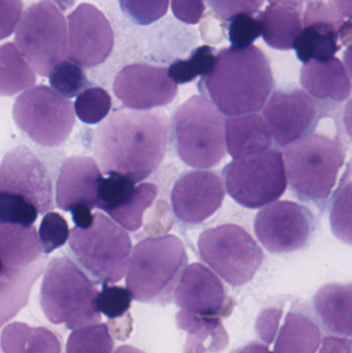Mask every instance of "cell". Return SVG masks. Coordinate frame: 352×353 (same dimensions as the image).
Returning <instances> with one entry per match:
<instances>
[{
    "label": "cell",
    "mask_w": 352,
    "mask_h": 353,
    "mask_svg": "<svg viewBox=\"0 0 352 353\" xmlns=\"http://www.w3.org/2000/svg\"><path fill=\"white\" fill-rule=\"evenodd\" d=\"M169 136L165 112L120 110L95 130L93 153L105 175L116 174L138 183L163 163Z\"/></svg>",
    "instance_id": "6da1fadb"
},
{
    "label": "cell",
    "mask_w": 352,
    "mask_h": 353,
    "mask_svg": "<svg viewBox=\"0 0 352 353\" xmlns=\"http://www.w3.org/2000/svg\"><path fill=\"white\" fill-rule=\"evenodd\" d=\"M203 92L223 115H248L264 109L275 86L268 58L256 47L225 48L213 70L203 77Z\"/></svg>",
    "instance_id": "7a4b0ae2"
},
{
    "label": "cell",
    "mask_w": 352,
    "mask_h": 353,
    "mask_svg": "<svg viewBox=\"0 0 352 353\" xmlns=\"http://www.w3.org/2000/svg\"><path fill=\"white\" fill-rule=\"evenodd\" d=\"M187 261L185 246L177 236L145 239L132 250L126 288L138 302L169 305Z\"/></svg>",
    "instance_id": "3957f363"
},
{
    "label": "cell",
    "mask_w": 352,
    "mask_h": 353,
    "mask_svg": "<svg viewBox=\"0 0 352 353\" xmlns=\"http://www.w3.org/2000/svg\"><path fill=\"white\" fill-rule=\"evenodd\" d=\"M282 155L296 196L324 209L344 165L342 143L324 134H310L287 146Z\"/></svg>",
    "instance_id": "277c9868"
},
{
    "label": "cell",
    "mask_w": 352,
    "mask_h": 353,
    "mask_svg": "<svg viewBox=\"0 0 352 353\" xmlns=\"http://www.w3.org/2000/svg\"><path fill=\"white\" fill-rule=\"evenodd\" d=\"M99 294L93 282L70 259L54 257L45 270L39 301L48 321L76 331L101 321L96 309Z\"/></svg>",
    "instance_id": "5b68a950"
},
{
    "label": "cell",
    "mask_w": 352,
    "mask_h": 353,
    "mask_svg": "<svg viewBox=\"0 0 352 353\" xmlns=\"http://www.w3.org/2000/svg\"><path fill=\"white\" fill-rule=\"evenodd\" d=\"M174 134L178 154L189 167L211 169L227 154L225 117L206 97L194 95L178 108Z\"/></svg>",
    "instance_id": "8992f818"
},
{
    "label": "cell",
    "mask_w": 352,
    "mask_h": 353,
    "mask_svg": "<svg viewBox=\"0 0 352 353\" xmlns=\"http://www.w3.org/2000/svg\"><path fill=\"white\" fill-rule=\"evenodd\" d=\"M70 247L81 267L101 284L120 281L132 253L130 234L99 212L88 228L70 230Z\"/></svg>",
    "instance_id": "52a82bcc"
},
{
    "label": "cell",
    "mask_w": 352,
    "mask_h": 353,
    "mask_svg": "<svg viewBox=\"0 0 352 353\" xmlns=\"http://www.w3.org/2000/svg\"><path fill=\"white\" fill-rule=\"evenodd\" d=\"M17 47L39 76L50 77L68 57V30L59 6L43 0L25 10L17 27Z\"/></svg>",
    "instance_id": "ba28073f"
},
{
    "label": "cell",
    "mask_w": 352,
    "mask_h": 353,
    "mask_svg": "<svg viewBox=\"0 0 352 353\" xmlns=\"http://www.w3.org/2000/svg\"><path fill=\"white\" fill-rule=\"evenodd\" d=\"M200 259L231 286L253 279L264 252L251 234L237 224H223L202 232L198 241Z\"/></svg>",
    "instance_id": "9c48e42d"
},
{
    "label": "cell",
    "mask_w": 352,
    "mask_h": 353,
    "mask_svg": "<svg viewBox=\"0 0 352 353\" xmlns=\"http://www.w3.org/2000/svg\"><path fill=\"white\" fill-rule=\"evenodd\" d=\"M227 193L242 207L258 209L282 196L289 184L283 155L277 149L235 159L223 171Z\"/></svg>",
    "instance_id": "30bf717a"
},
{
    "label": "cell",
    "mask_w": 352,
    "mask_h": 353,
    "mask_svg": "<svg viewBox=\"0 0 352 353\" xmlns=\"http://www.w3.org/2000/svg\"><path fill=\"white\" fill-rule=\"evenodd\" d=\"M74 105L45 85L24 91L14 101V123L33 142L41 146L57 147L72 134Z\"/></svg>",
    "instance_id": "8fae6325"
},
{
    "label": "cell",
    "mask_w": 352,
    "mask_h": 353,
    "mask_svg": "<svg viewBox=\"0 0 352 353\" xmlns=\"http://www.w3.org/2000/svg\"><path fill=\"white\" fill-rule=\"evenodd\" d=\"M316 230V219L305 205L291 201L265 205L254 220V232L271 253L295 252L306 248Z\"/></svg>",
    "instance_id": "7c38bea8"
},
{
    "label": "cell",
    "mask_w": 352,
    "mask_h": 353,
    "mask_svg": "<svg viewBox=\"0 0 352 353\" xmlns=\"http://www.w3.org/2000/svg\"><path fill=\"white\" fill-rule=\"evenodd\" d=\"M304 28L296 43V53L303 63L335 57L342 46L352 45V19L345 18L326 0H307Z\"/></svg>",
    "instance_id": "4fadbf2b"
},
{
    "label": "cell",
    "mask_w": 352,
    "mask_h": 353,
    "mask_svg": "<svg viewBox=\"0 0 352 353\" xmlns=\"http://www.w3.org/2000/svg\"><path fill=\"white\" fill-rule=\"evenodd\" d=\"M318 103L299 88L275 90L262 112L273 140L279 147L289 145L312 134L318 125Z\"/></svg>",
    "instance_id": "5bb4252c"
},
{
    "label": "cell",
    "mask_w": 352,
    "mask_h": 353,
    "mask_svg": "<svg viewBox=\"0 0 352 353\" xmlns=\"http://www.w3.org/2000/svg\"><path fill=\"white\" fill-rule=\"evenodd\" d=\"M0 192L19 195L32 203L39 214L53 209V188L47 168L25 146L4 155L0 167Z\"/></svg>",
    "instance_id": "9a60e30c"
},
{
    "label": "cell",
    "mask_w": 352,
    "mask_h": 353,
    "mask_svg": "<svg viewBox=\"0 0 352 353\" xmlns=\"http://www.w3.org/2000/svg\"><path fill=\"white\" fill-rule=\"evenodd\" d=\"M68 59L84 68L103 63L114 48V32L105 14L90 3H81L70 14Z\"/></svg>",
    "instance_id": "2e32d148"
},
{
    "label": "cell",
    "mask_w": 352,
    "mask_h": 353,
    "mask_svg": "<svg viewBox=\"0 0 352 353\" xmlns=\"http://www.w3.org/2000/svg\"><path fill=\"white\" fill-rule=\"evenodd\" d=\"M114 93L130 109L147 111L169 105L177 95L178 84L167 68L130 64L116 77Z\"/></svg>",
    "instance_id": "e0dca14e"
},
{
    "label": "cell",
    "mask_w": 352,
    "mask_h": 353,
    "mask_svg": "<svg viewBox=\"0 0 352 353\" xmlns=\"http://www.w3.org/2000/svg\"><path fill=\"white\" fill-rule=\"evenodd\" d=\"M174 301L181 310L208 317H227L235 303L219 278L202 263L187 265L176 288Z\"/></svg>",
    "instance_id": "ac0fdd59"
},
{
    "label": "cell",
    "mask_w": 352,
    "mask_h": 353,
    "mask_svg": "<svg viewBox=\"0 0 352 353\" xmlns=\"http://www.w3.org/2000/svg\"><path fill=\"white\" fill-rule=\"evenodd\" d=\"M107 176L101 181L96 207L122 228L136 232L142 226L145 212L156 199L158 188L152 183L136 185L116 174Z\"/></svg>",
    "instance_id": "d6986e66"
},
{
    "label": "cell",
    "mask_w": 352,
    "mask_h": 353,
    "mask_svg": "<svg viewBox=\"0 0 352 353\" xmlns=\"http://www.w3.org/2000/svg\"><path fill=\"white\" fill-rule=\"evenodd\" d=\"M225 197L220 176L205 170L186 173L172 191L174 212L185 223H202L218 211Z\"/></svg>",
    "instance_id": "ffe728a7"
},
{
    "label": "cell",
    "mask_w": 352,
    "mask_h": 353,
    "mask_svg": "<svg viewBox=\"0 0 352 353\" xmlns=\"http://www.w3.org/2000/svg\"><path fill=\"white\" fill-rule=\"evenodd\" d=\"M103 176L94 159L70 157L64 161L56 184V203L72 215L91 212L99 201Z\"/></svg>",
    "instance_id": "44dd1931"
},
{
    "label": "cell",
    "mask_w": 352,
    "mask_h": 353,
    "mask_svg": "<svg viewBox=\"0 0 352 353\" xmlns=\"http://www.w3.org/2000/svg\"><path fill=\"white\" fill-rule=\"evenodd\" d=\"M304 90L315 103L337 105L351 97L352 84L346 68L338 58L304 63L300 76Z\"/></svg>",
    "instance_id": "7402d4cb"
},
{
    "label": "cell",
    "mask_w": 352,
    "mask_h": 353,
    "mask_svg": "<svg viewBox=\"0 0 352 353\" xmlns=\"http://www.w3.org/2000/svg\"><path fill=\"white\" fill-rule=\"evenodd\" d=\"M43 247L33 225L0 224V259L1 272L22 271L41 259Z\"/></svg>",
    "instance_id": "603a6c76"
},
{
    "label": "cell",
    "mask_w": 352,
    "mask_h": 353,
    "mask_svg": "<svg viewBox=\"0 0 352 353\" xmlns=\"http://www.w3.org/2000/svg\"><path fill=\"white\" fill-rule=\"evenodd\" d=\"M227 148L234 159H245L272 149V134L260 114L234 116L225 120Z\"/></svg>",
    "instance_id": "cb8c5ba5"
},
{
    "label": "cell",
    "mask_w": 352,
    "mask_h": 353,
    "mask_svg": "<svg viewBox=\"0 0 352 353\" xmlns=\"http://www.w3.org/2000/svg\"><path fill=\"white\" fill-rule=\"evenodd\" d=\"M313 307L329 333L338 337L352 336V282L322 286L314 294Z\"/></svg>",
    "instance_id": "d4e9b609"
},
{
    "label": "cell",
    "mask_w": 352,
    "mask_h": 353,
    "mask_svg": "<svg viewBox=\"0 0 352 353\" xmlns=\"http://www.w3.org/2000/svg\"><path fill=\"white\" fill-rule=\"evenodd\" d=\"M176 321L178 327L187 333V353H217L229 345V335L218 317L202 316L180 310Z\"/></svg>",
    "instance_id": "484cf974"
},
{
    "label": "cell",
    "mask_w": 352,
    "mask_h": 353,
    "mask_svg": "<svg viewBox=\"0 0 352 353\" xmlns=\"http://www.w3.org/2000/svg\"><path fill=\"white\" fill-rule=\"evenodd\" d=\"M303 14V10L298 8L270 4L266 10L258 12L267 45L280 51L293 49L304 28Z\"/></svg>",
    "instance_id": "4316f807"
},
{
    "label": "cell",
    "mask_w": 352,
    "mask_h": 353,
    "mask_svg": "<svg viewBox=\"0 0 352 353\" xmlns=\"http://www.w3.org/2000/svg\"><path fill=\"white\" fill-rule=\"evenodd\" d=\"M3 353H61L59 336L45 327H30L24 323L6 325L1 333Z\"/></svg>",
    "instance_id": "83f0119b"
},
{
    "label": "cell",
    "mask_w": 352,
    "mask_h": 353,
    "mask_svg": "<svg viewBox=\"0 0 352 353\" xmlns=\"http://www.w3.org/2000/svg\"><path fill=\"white\" fill-rule=\"evenodd\" d=\"M322 343L318 323L304 313L289 312L275 344L276 353H315Z\"/></svg>",
    "instance_id": "f1b7e54d"
},
{
    "label": "cell",
    "mask_w": 352,
    "mask_h": 353,
    "mask_svg": "<svg viewBox=\"0 0 352 353\" xmlns=\"http://www.w3.org/2000/svg\"><path fill=\"white\" fill-rule=\"evenodd\" d=\"M18 47L6 43L0 48V93L12 97L20 91L33 88L37 77L30 64L25 61Z\"/></svg>",
    "instance_id": "f546056e"
},
{
    "label": "cell",
    "mask_w": 352,
    "mask_h": 353,
    "mask_svg": "<svg viewBox=\"0 0 352 353\" xmlns=\"http://www.w3.org/2000/svg\"><path fill=\"white\" fill-rule=\"evenodd\" d=\"M217 52L210 46L196 48L188 59H178L171 64L169 74L177 84H186L198 76L208 74L216 63Z\"/></svg>",
    "instance_id": "4dcf8cb0"
},
{
    "label": "cell",
    "mask_w": 352,
    "mask_h": 353,
    "mask_svg": "<svg viewBox=\"0 0 352 353\" xmlns=\"http://www.w3.org/2000/svg\"><path fill=\"white\" fill-rule=\"evenodd\" d=\"M114 346L107 323H99L72 332L66 343V353H112Z\"/></svg>",
    "instance_id": "1f68e13d"
},
{
    "label": "cell",
    "mask_w": 352,
    "mask_h": 353,
    "mask_svg": "<svg viewBox=\"0 0 352 353\" xmlns=\"http://www.w3.org/2000/svg\"><path fill=\"white\" fill-rule=\"evenodd\" d=\"M330 225L339 241L352 246V181L341 185L333 196Z\"/></svg>",
    "instance_id": "d6a6232c"
},
{
    "label": "cell",
    "mask_w": 352,
    "mask_h": 353,
    "mask_svg": "<svg viewBox=\"0 0 352 353\" xmlns=\"http://www.w3.org/2000/svg\"><path fill=\"white\" fill-rule=\"evenodd\" d=\"M132 300L134 296L127 288L103 284V290L97 296L96 309L99 313H103L107 317L111 327H113L119 319L132 325V321L124 319V317L130 319L128 312L132 307Z\"/></svg>",
    "instance_id": "836d02e7"
},
{
    "label": "cell",
    "mask_w": 352,
    "mask_h": 353,
    "mask_svg": "<svg viewBox=\"0 0 352 353\" xmlns=\"http://www.w3.org/2000/svg\"><path fill=\"white\" fill-rule=\"evenodd\" d=\"M112 99L105 89L91 87L83 91L74 101V111L81 121L96 124L111 111Z\"/></svg>",
    "instance_id": "e575fe53"
},
{
    "label": "cell",
    "mask_w": 352,
    "mask_h": 353,
    "mask_svg": "<svg viewBox=\"0 0 352 353\" xmlns=\"http://www.w3.org/2000/svg\"><path fill=\"white\" fill-rule=\"evenodd\" d=\"M52 88L65 99L81 94L88 85L86 74L81 65L65 60L54 68L49 77Z\"/></svg>",
    "instance_id": "d590c367"
},
{
    "label": "cell",
    "mask_w": 352,
    "mask_h": 353,
    "mask_svg": "<svg viewBox=\"0 0 352 353\" xmlns=\"http://www.w3.org/2000/svg\"><path fill=\"white\" fill-rule=\"evenodd\" d=\"M37 208L24 197L0 192V221L31 226L37 220Z\"/></svg>",
    "instance_id": "8d00e7d4"
},
{
    "label": "cell",
    "mask_w": 352,
    "mask_h": 353,
    "mask_svg": "<svg viewBox=\"0 0 352 353\" xmlns=\"http://www.w3.org/2000/svg\"><path fill=\"white\" fill-rule=\"evenodd\" d=\"M123 14L138 25L156 22L167 14L169 0H119Z\"/></svg>",
    "instance_id": "74e56055"
},
{
    "label": "cell",
    "mask_w": 352,
    "mask_h": 353,
    "mask_svg": "<svg viewBox=\"0 0 352 353\" xmlns=\"http://www.w3.org/2000/svg\"><path fill=\"white\" fill-rule=\"evenodd\" d=\"M229 39L231 47L246 49L253 46L254 41L262 35V23L258 16L240 14L229 20Z\"/></svg>",
    "instance_id": "f35d334b"
},
{
    "label": "cell",
    "mask_w": 352,
    "mask_h": 353,
    "mask_svg": "<svg viewBox=\"0 0 352 353\" xmlns=\"http://www.w3.org/2000/svg\"><path fill=\"white\" fill-rule=\"evenodd\" d=\"M43 251L47 254L63 246L70 238V228L63 216L49 212L41 220L39 230Z\"/></svg>",
    "instance_id": "ab89813d"
},
{
    "label": "cell",
    "mask_w": 352,
    "mask_h": 353,
    "mask_svg": "<svg viewBox=\"0 0 352 353\" xmlns=\"http://www.w3.org/2000/svg\"><path fill=\"white\" fill-rule=\"evenodd\" d=\"M209 6L222 20L229 21L240 14L258 12L265 0H207Z\"/></svg>",
    "instance_id": "60d3db41"
},
{
    "label": "cell",
    "mask_w": 352,
    "mask_h": 353,
    "mask_svg": "<svg viewBox=\"0 0 352 353\" xmlns=\"http://www.w3.org/2000/svg\"><path fill=\"white\" fill-rule=\"evenodd\" d=\"M1 20H0V39L10 37L22 17V0H0Z\"/></svg>",
    "instance_id": "b9f144b4"
},
{
    "label": "cell",
    "mask_w": 352,
    "mask_h": 353,
    "mask_svg": "<svg viewBox=\"0 0 352 353\" xmlns=\"http://www.w3.org/2000/svg\"><path fill=\"white\" fill-rule=\"evenodd\" d=\"M281 316L282 310L277 308L266 309L258 315L256 323V333L265 343L271 344L274 341Z\"/></svg>",
    "instance_id": "7bdbcfd3"
},
{
    "label": "cell",
    "mask_w": 352,
    "mask_h": 353,
    "mask_svg": "<svg viewBox=\"0 0 352 353\" xmlns=\"http://www.w3.org/2000/svg\"><path fill=\"white\" fill-rule=\"evenodd\" d=\"M205 8L204 0H172L174 16L185 24H198Z\"/></svg>",
    "instance_id": "ee69618b"
},
{
    "label": "cell",
    "mask_w": 352,
    "mask_h": 353,
    "mask_svg": "<svg viewBox=\"0 0 352 353\" xmlns=\"http://www.w3.org/2000/svg\"><path fill=\"white\" fill-rule=\"evenodd\" d=\"M320 353H351V342L346 338L328 336L322 340Z\"/></svg>",
    "instance_id": "f6af8a7d"
},
{
    "label": "cell",
    "mask_w": 352,
    "mask_h": 353,
    "mask_svg": "<svg viewBox=\"0 0 352 353\" xmlns=\"http://www.w3.org/2000/svg\"><path fill=\"white\" fill-rule=\"evenodd\" d=\"M343 124H344L345 132L352 141V97L347 101L343 112Z\"/></svg>",
    "instance_id": "bcb514c9"
},
{
    "label": "cell",
    "mask_w": 352,
    "mask_h": 353,
    "mask_svg": "<svg viewBox=\"0 0 352 353\" xmlns=\"http://www.w3.org/2000/svg\"><path fill=\"white\" fill-rule=\"evenodd\" d=\"M336 10L345 18L352 19V0H332Z\"/></svg>",
    "instance_id": "7dc6e473"
},
{
    "label": "cell",
    "mask_w": 352,
    "mask_h": 353,
    "mask_svg": "<svg viewBox=\"0 0 352 353\" xmlns=\"http://www.w3.org/2000/svg\"><path fill=\"white\" fill-rule=\"evenodd\" d=\"M270 6H287V8H298L303 10L304 4L307 0H268Z\"/></svg>",
    "instance_id": "c3c4849f"
},
{
    "label": "cell",
    "mask_w": 352,
    "mask_h": 353,
    "mask_svg": "<svg viewBox=\"0 0 352 353\" xmlns=\"http://www.w3.org/2000/svg\"><path fill=\"white\" fill-rule=\"evenodd\" d=\"M235 353H273L270 352L267 346L262 345L260 343H256V342H253V343L247 344V345L244 346V347L240 348Z\"/></svg>",
    "instance_id": "681fc988"
},
{
    "label": "cell",
    "mask_w": 352,
    "mask_h": 353,
    "mask_svg": "<svg viewBox=\"0 0 352 353\" xmlns=\"http://www.w3.org/2000/svg\"><path fill=\"white\" fill-rule=\"evenodd\" d=\"M343 60H344L345 68H346L347 72L352 80V45L347 48L346 51L344 52L343 55Z\"/></svg>",
    "instance_id": "f907efd6"
},
{
    "label": "cell",
    "mask_w": 352,
    "mask_h": 353,
    "mask_svg": "<svg viewBox=\"0 0 352 353\" xmlns=\"http://www.w3.org/2000/svg\"><path fill=\"white\" fill-rule=\"evenodd\" d=\"M114 353H146L142 352V350H138V348L134 347V346L123 345L120 346L119 348L116 350Z\"/></svg>",
    "instance_id": "816d5d0a"
},
{
    "label": "cell",
    "mask_w": 352,
    "mask_h": 353,
    "mask_svg": "<svg viewBox=\"0 0 352 353\" xmlns=\"http://www.w3.org/2000/svg\"><path fill=\"white\" fill-rule=\"evenodd\" d=\"M57 2L58 6L62 8V10H66L72 3L74 0H55Z\"/></svg>",
    "instance_id": "f5cc1de1"
}]
</instances>
